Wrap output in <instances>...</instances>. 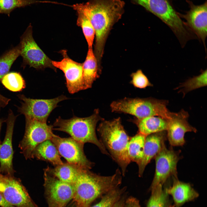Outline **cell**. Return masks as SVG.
Instances as JSON below:
<instances>
[{
  "instance_id": "1",
  "label": "cell",
  "mask_w": 207,
  "mask_h": 207,
  "mask_svg": "<svg viewBox=\"0 0 207 207\" xmlns=\"http://www.w3.org/2000/svg\"><path fill=\"white\" fill-rule=\"evenodd\" d=\"M124 2L122 0H89L85 3L72 7L82 11L90 20L95 32L94 53L98 58L103 57L105 44L113 26L124 12Z\"/></svg>"
},
{
  "instance_id": "2",
  "label": "cell",
  "mask_w": 207,
  "mask_h": 207,
  "mask_svg": "<svg viewBox=\"0 0 207 207\" xmlns=\"http://www.w3.org/2000/svg\"><path fill=\"white\" fill-rule=\"evenodd\" d=\"M121 174L118 169L113 175L102 176L81 169L73 184L72 200L76 207H89L98 198L118 188L121 183Z\"/></svg>"
},
{
  "instance_id": "3",
  "label": "cell",
  "mask_w": 207,
  "mask_h": 207,
  "mask_svg": "<svg viewBox=\"0 0 207 207\" xmlns=\"http://www.w3.org/2000/svg\"><path fill=\"white\" fill-rule=\"evenodd\" d=\"M97 130L101 137L100 141L120 167L124 176L131 162L127 152L130 138L121 124L120 118L111 121L103 120Z\"/></svg>"
},
{
  "instance_id": "4",
  "label": "cell",
  "mask_w": 207,
  "mask_h": 207,
  "mask_svg": "<svg viewBox=\"0 0 207 207\" xmlns=\"http://www.w3.org/2000/svg\"><path fill=\"white\" fill-rule=\"evenodd\" d=\"M99 110L96 109L91 116L85 118L74 116L68 119L60 117L56 119L53 126V130L65 132L74 140L84 143H91L96 145L104 154L109 155L106 149L98 139L95 128L97 122L101 119Z\"/></svg>"
},
{
  "instance_id": "5",
  "label": "cell",
  "mask_w": 207,
  "mask_h": 207,
  "mask_svg": "<svg viewBox=\"0 0 207 207\" xmlns=\"http://www.w3.org/2000/svg\"><path fill=\"white\" fill-rule=\"evenodd\" d=\"M153 14L166 24L172 30L183 47L188 41L195 38L174 8L169 0H131Z\"/></svg>"
},
{
  "instance_id": "6",
  "label": "cell",
  "mask_w": 207,
  "mask_h": 207,
  "mask_svg": "<svg viewBox=\"0 0 207 207\" xmlns=\"http://www.w3.org/2000/svg\"><path fill=\"white\" fill-rule=\"evenodd\" d=\"M168 101L152 98H129L113 101L110 105L113 112H122L135 116L140 119L151 116H158L167 120L172 112L167 108Z\"/></svg>"
},
{
  "instance_id": "7",
  "label": "cell",
  "mask_w": 207,
  "mask_h": 207,
  "mask_svg": "<svg viewBox=\"0 0 207 207\" xmlns=\"http://www.w3.org/2000/svg\"><path fill=\"white\" fill-rule=\"evenodd\" d=\"M53 125L46 122L25 118L24 135L19 147L26 159L32 158V154L39 144L48 140H51L54 134Z\"/></svg>"
},
{
  "instance_id": "8",
  "label": "cell",
  "mask_w": 207,
  "mask_h": 207,
  "mask_svg": "<svg viewBox=\"0 0 207 207\" xmlns=\"http://www.w3.org/2000/svg\"><path fill=\"white\" fill-rule=\"evenodd\" d=\"M19 44L20 55L23 58L24 64L28 65L37 69L49 68L56 71V68L53 65L52 60L40 49L34 40L31 24L21 36Z\"/></svg>"
},
{
  "instance_id": "9",
  "label": "cell",
  "mask_w": 207,
  "mask_h": 207,
  "mask_svg": "<svg viewBox=\"0 0 207 207\" xmlns=\"http://www.w3.org/2000/svg\"><path fill=\"white\" fill-rule=\"evenodd\" d=\"M18 97L21 101V105L18 107V112L24 115L25 118L44 122H46L50 114L58 103L68 99L63 95L50 99H31L20 94Z\"/></svg>"
},
{
  "instance_id": "10",
  "label": "cell",
  "mask_w": 207,
  "mask_h": 207,
  "mask_svg": "<svg viewBox=\"0 0 207 207\" xmlns=\"http://www.w3.org/2000/svg\"><path fill=\"white\" fill-rule=\"evenodd\" d=\"M0 193L15 207H38L21 181L14 176L3 175L0 172Z\"/></svg>"
},
{
  "instance_id": "11",
  "label": "cell",
  "mask_w": 207,
  "mask_h": 207,
  "mask_svg": "<svg viewBox=\"0 0 207 207\" xmlns=\"http://www.w3.org/2000/svg\"><path fill=\"white\" fill-rule=\"evenodd\" d=\"M60 155L67 162L81 169L90 170L93 163L87 158L84 151V144L72 137L62 138L54 134L50 140Z\"/></svg>"
},
{
  "instance_id": "12",
  "label": "cell",
  "mask_w": 207,
  "mask_h": 207,
  "mask_svg": "<svg viewBox=\"0 0 207 207\" xmlns=\"http://www.w3.org/2000/svg\"><path fill=\"white\" fill-rule=\"evenodd\" d=\"M44 186L49 207H65L73 199V184L62 181L44 170Z\"/></svg>"
},
{
  "instance_id": "13",
  "label": "cell",
  "mask_w": 207,
  "mask_h": 207,
  "mask_svg": "<svg viewBox=\"0 0 207 207\" xmlns=\"http://www.w3.org/2000/svg\"><path fill=\"white\" fill-rule=\"evenodd\" d=\"M179 151L168 149L165 145L154 158L156 168L150 189L157 185H163L171 176L177 177V166L180 158Z\"/></svg>"
},
{
  "instance_id": "14",
  "label": "cell",
  "mask_w": 207,
  "mask_h": 207,
  "mask_svg": "<svg viewBox=\"0 0 207 207\" xmlns=\"http://www.w3.org/2000/svg\"><path fill=\"white\" fill-rule=\"evenodd\" d=\"M60 53L63 57L62 59L60 61L52 60V63L55 67L59 69L64 73L69 92L73 94L84 90L83 63L77 62L70 59L66 50H62Z\"/></svg>"
},
{
  "instance_id": "15",
  "label": "cell",
  "mask_w": 207,
  "mask_h": 207,
  "mask_svg": "<svg viewBox=\"0 0 207 207\" xmlns=\"http://www.w3.org/2000/svg\"><path fill=\"white\" fill-rule=\"evenodd\" d=\"M190 9L186 14L178 13L180 18L185 19V24L189 29L203 43L206 51L205 40L207 36V1L202 4L196 5L187 1Z\"/></svg>"
},
{
  "instance_id": "16",
  "label": "cell",
  "mask_w": 207,
  "mask_h": 207,
  "mask_svg": "<svg viewBox=\"0 0 207 207\" xmlns=\"http://www.w3.org/2000/svg\"><path fill=\"white\" fill-rule=\"evenodd\" d=\"M189 114L184 110L178 113H173L171 118L168 120L167 138L172 146H181L184 144V136L186 133L197 131L187 121Z\"/></svg>"
},
{
  "instance_id": "17",
  "label": "cell",
  "mask_w": 207,
  "mask_h": 207,
  "mask_svg": "<svg viewBox=\"0 0 207 207\" xmlns=\"http://www.w3.org/2000/svg\"><path fill=\"white\" fill-rule=\"evenodd\" d=\"M16 116L10 109L7 119V129L4 139L0 145V172L14 176L12 159L14 152L12 146V137Z\"/></svg>"
},
{
  "instance_id": "18",
  "label": "cell",
  "mask_w": 207,
  "mask_h": 207,
  "mask_svg": "<svg viewBox=\"0 0 207 207\" xmlns=\"http://www.w3.org/2000/svg\"><path fill=\"white\" fill-rule=\"evenodd\" d=\"M167 138L166 131L153 133L146 136L143 157L137 164L139 177L142 176L146 166L165 145V142Z\"/></svg>"
},
{
  "instance_id": "19",
  "label": "cell",
  "mask_w": 207,
  "mask_h": 207,
  "mask_svg": "<svg viewBox=\"0 0 207 207\" xmlns=\"http://www.w3.org/2000/svg\"><path fill=\"white\" fill-rule=\"evenodd\" d=\"M173 179L172 186L165 189L168 194L172 197L174 207H180L198 197V193L190 184L179 180L177 177H173Z\"/></svg>"
},
{
  "instance_id": "20",
  "label": "cell",
  "mask_w": 207,
  "mask_h": 207,
  "mask_svg": "<svg viewBox=\"0 0 207 207\" xmlns=\"http://www.w3.org/2000/svg\"><path fill=\"white\" fill-rule=\"evenodd\" d=\"M60 156L55 145L51 140H48L37 146L33 152L32 158L48 162L56 166L64 163Z\"/></svg>"
},
{
  "instance_id": "21",
  "label": "cell",
  "mask_w": 207,
  "mask_h": 207,
  "mask_svg": "<svg viewBox=\"0 0 207 207\" xmlns=\"http://www.w3.org/2000/svg\"><path fill=\"white\" fill-rule=\"evenodd\" d=\"M139 132L147 136L154 133L166 131L168 120L158 116H151L134 120Z\"/></svg>"
},
{
  "instance_id": "22",
  "label": "cell",
  "mask_w": 207,
  "mask_h": 207,
  "mask_svg": "<svg viewBox=\"0 0 207 207\" xmlns=\"http://www.w3.org/2000/svg\"><path fill=\"white\" fill-rule=\"evenodd\" d=\"M84 89L91 88L94 81L100 74L97 60L92 48H89L87 56L83 63Z\"/></svg>"
},
{
  "instance_id": "23",
  "label": "cell",
  "mask_w": 207,
  "mask_h": 207,
  "mask_svg": "<svg viewBox=\"0 0 207 207\" xmlns=\"http://www.w3.org/2000/svg\"><path fill=\"white\" fill-rule=\"evenodd\" d=\"M81 169L67 162L53 168L48 166L45 170L62 181L73 184Z\"/></svg>"
},
{
  "instance_id": "24",
  "label": "cell",
  "mask_w": 207,
  "mask_h": 207,
  "mask_svg": "<svg viewBox=\"0 0 207 207\" xmlns=\"http://www.w3.org/2000/svg\"><path fill=\"white\" fill-rule=\"evenodd\" d=\"M146 136L138 132L130 138L127 147V152L131 162L138 164L143 156L145 142Z\"/></svg>"
},
{
  "instance_id": "25",
  "label": "cell",
  "mask_w": 207,
  "mask_h": 207,
  "mask_svg": "<svg viewBox=\"0 0 207 207\" xmlns=\"http://www.w3.org/2000/svg\"><path fill=\"white\" fill-rule=\"evenodd\" d=\"M78 18L77 24L80 27L88 44L89 48H92L95 32L90 20L81 10L76 9Z\"/></svg>"
},
{
  "instance_id": "26",
  "label": "cell",
  "mask_w": 207,
  "mask_h": 207,
  "mask_svg": "<svg viewBox=\"0 0 207 207\" xmlns=\"http://www.w3.org/2000/svg\"><path fill=\"white\" fill-rule=\"evenodd\" d=\"M151 194L147 207H169V195L159 185L151 190Z\"/></svg>"
},
{
  "instance_id": "27",
  "label": "cell",
  "mask_w": 207,
  "mask_h": 207,
  "mask_svg": "<svg viewBox=\"0 0 207 207\" xmlns=\"http://www.w3.org/2000/svg\"><path fill=\"white\" fill-rule=\"evenodd\" d=\"M1 81L6 89L13 92L20 91L26 87L24 80L19 73L16 72L8 73Z\"/></svg>"
},
{
  "instance_id": "28",
  "label": "cell",
  "mask_w": 207,
  "mask_h": 207,
  "mask_svg": "<svg viewBox=\"0 0 207 207\" xmlns=\"http://www.w3.org/2000/svg\"><path fill=\"white\" fill-rule=\"evenodd\" d=\"M20 55L19 44L0 57V81L8 72L13 63Z\"/></svg>"
},
{
  "instance_id": "29",
  "label": "cell",
  "mask_w": 207,
  "mask_h": 207,
  "mask_svg": "<svg viewBox=\"0 0 207 207\" xmlns=\"http://www.w3.org/2000/svg\"><path fill=\"white\" fill-rule=\"evenodd\" d=\"M207 70H202L199 75L194 76L181 84L177 89L182 88L179 91L183 93L184 96L187 93L197 89L206 86Z\"/></svg>"
},
{
  "instance_id": "30",
  "label": "cell",
  "mask_w": 207,
  "mask_h": 207,
  "mask_svg": "<svg viewBox=\"0 0 207 207\" xmlns=\"http://www.w3.org/2000/svg\"><path fill=\"white\" fill-rule=\"evenodd\" d=\"M50 2L36 0H0V14H5L9 16L11 12L17 8L36 3Z\"/></svg>"
},
{
  "instance_id": "31",
  "label": "cell",
  "mask_w": 207,
  "mask_h": 207,
  "mask_svg": "<svg viewBox=\"0 0 207 207\" xmlns=\"http://www.w3.org/2000/svg\"><path fill=\"white\" fill-rule=\"evenodd\" d=\"M123 189H119L117 188L110 191L105 194L98 203L92 207H112L120 199Z\"/></svg>"
},
{
  "instance_id": "32",
  "label": "cell",
  "mask_w": 207,
  "mask_h": 207,
  "mask_svg": "<svg viewBox=\"0 0 207 207\" xmlns=\"http://www.w3.org/2000/svg\"><path fill=\"white\" fill-rule=\"evenodd\" d=\"M131 76L132 79L131 83L135 87L144 89L147 87L153 86L147 77L140 69L132 73Z\"/></svg>"
},
{
  "instance_id": "33",
  "label": "cell",
  "mask_w": 207,
  "mask_h": 207,
  "mask_svg": "<svg viewBox=\"0 0 207 207\" xmlns=\"http://www.w3.org/2000/svg\"><path fill=\"white\" fill-rule=\"evenodd\" d=\"M124 207H141L139 200L136 198L130 197L124 203Z\"/></svg>"
},
{
  "instance_id": "34",
  "label": "cell",
  "mask_w": 207,
  "mask_h": 207,
  "mask_svg": "<svg viewBox=\"0 0 207 207\" xmlns=\"http://www.w3.org/2000/svg\"><path fill=\"white\" fill-rule=\"evenodd\" d=\"M0 206L1 207H15L9 203L0 193Z\"/></svg>"
},
{
  "instance_id": "35",
  "label": "cell",
  "mask_w": 207,
  "mask_h": 207,
  "mask_svg": "<svg viewBox=\"0 0 207 207\" xmlns=\"http://www.w3.org/2000/svg\"><path fill=\"white\" fill-rule=\"evenodd\" d=\"M124 200L123 199H119L116 202L112 207H124Z\"/></svg>"
},
{
  "instance_id": "36",
  "label": "cell",
  "mask_w": 207,
  "mask_h": 207,
  "mask_svg": "<svg viewBox=\"0 0 207 207\" xmlns=\"http://www.w3.org/2000/svg\"><path fill=\"white\" fill-rule=\"evenodd\" d=\"M8 104L0 99V108H4L7 106Z\"/></svg>"
},
{
  "instance_id": "37",
  "label": "cell",
  "mask_w": 207,
  "mask_h": 207,
  "mask_svg": "<svg viewBox=\"0 0 207 207\" xmlns=\"http://www.w3.org/2000/svg\"><path fill=\"white\" fill-rule=\"evenodd\" d=\"M0 99L5 102H7L8 100V99L5 97L0 94Z\"/></svg>"
},
{
  "instance_id": "38",
  "label": "cell",
  "mask_w": 207,
  "mask_h": 207,
  "mask_svg": "<svg viewBox=\"0 0 207 207\" xmlns=\"http://www.w3.org/2000/svg\"><path fill=\"white\" fill-rule=\"evenodd\" d=\"M3 122H4V121H3V120H2V119H1L0 118V131H1V125H2V124ZM1 141H0V145L1 144Z\"/></svg>"
},
{
  "instance_id": "39",
  "label": "cell",
  "mask_w": 207,
  "mask_h": 207,
  "mask_svg": "<svg viewBox=\"0 0 207 207\" xmlns=\"http://www.w3.org/2000/svg\"><path fill=\"white\" fill-rule=\"evenodd\" d=\"M169 207H174V205H170L169 206Z\"/></svg>"
}]
</instances>
